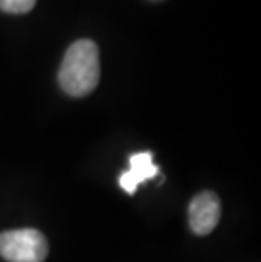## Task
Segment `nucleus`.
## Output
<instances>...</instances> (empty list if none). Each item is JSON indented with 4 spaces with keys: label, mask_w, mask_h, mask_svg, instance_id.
Segmentation results:
<instances>
[{
    "label": "nucleus",
    "mask_w": 261,
    "mask_h": 262,
    "mask_svg": "<svg viewBox=\"0 0 261 262\" xmlns=\"http://www.w3.org/2000/svg\"><path fill=\"white\" fill-rule=\"evenodd\" d=\"M101 80L98 48L90 39H78L68 48L58 71L59 86L70 97H87Z\"/></svg>",
    "instance_id": "obj_1"
},
{
    "label": "nucleus",
    "mask_w": 261,
    "mask_h": 262,
    "mask_svg": "<svg viewBox=\"0 0 261 262\" xmlns=\"http://www.w3.org/2000/svg\"><path fill=\"white\" fill-rule=\"evenodd\" d=\"M0 255L9 262H43L48 255V241L34 228L2 232Z\"/></svg>",
    "instance_id": "obj_2"
},
{
    "label": "nucleus",
    "mask_w": 261,
    "mask_h": 262,
    "mask_svg": "<svg viewBox=\"0 0 261 262\" xmlns=\"http://www.w3.org/2000/svg\"><path fill=\"white\" fill-rule=\"evenodd\" d=\"M220 219V202L214 193H198L188 206V222L197 235H207L214 230Z\"/></svg>",
    "instance_id": "obj_3"
},
{
    "label": "nucleus",
    "mask_w": 261,
    "mask_h": 262,
    "mask_svg": "<svg viewBox=\"0 0 261 262\" xmlns=\"http://www.w3.org/2000/svg\"><path fill=\"white\" fill-rule=\"evenodd\" d=\"M129 164H131L129 171L122 172L119 176V185L126 193L134 194L141 183L151 180V178L158 174V166L153 163V154L148 152V150L132 154Z\"/></svg>",
    "instance_id": "obj_4"
},
{
    "label": "nucleus",
    "mask_w": 261,
    "mask_h": 262,
    "mask_svg": "<svg viewBox=\"0 0 261 262\" xmlns=\"http://www.w3.org/2000/svg\"><path fill=\"white\" fill-rule=\"evenodd\" d=\"M34 5L36 0H0V10L7 14H27Z\"/></svg>",
    "instance_id": "obj_5"
},
{
    "label": "nucleus",
    "mask_w": 261,
    "mask_h": 262,
    "mask_svg": "<svg viewBox=\"0 0 261 262\" xmlns=\"http://www.w3.org/2000/svg\"><path fill=\"white\" fill-rule=\"evenodd\" d=\"M149 2H161V0H149Z\"/></svg>",
    "instance_id": "obj_6"
}]
</instances>
